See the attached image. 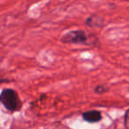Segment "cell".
<instances>
[{
  "label": "cell",
  "mask_w": 129,
  "mask_h": 129,
  "mask_svg": "<svg viewBox=\"0 0 129 129\" xmlns=\"http://www.w3.org/2000/svg\"><path fill=\"white\" fill-rule=\"evenodd\" d=\"M0 103L7 111L14 112L21 108V101L15 90L5 88L0 93Z\"/></svg>",
  "instance_id": "obj_1"
},
{
  "label": "cell",
  "mask_w": 129,
  "mask_h": 129,
  "mask_svg": "<svg viewBox=\"0 0 129 129\" xmlns=\"http://www.w3.org/2000/svg\"><path fill=\"white\" fill-rule=\"evenodd\" d=\"M64 43H74V44H87L88 41V35L83 30H73L64 34L61 38Z\"/></svg>",
  "instance_id": "obj_2"
},
{
  "label": "cell",
  "mask_w": 129,
  "mask_h": 129,
  "mask_svg": "<svg viewBox=\"0 0 129 129\" xmlns=\"http://www.w3.org/2000/svg\"><path fill=\"white\" fill-rule=\"evenodd\" d=\"M82 118L85 121L88 123H96L102 119V114L99 111L92 110V111H88L83 113Z\"/></svg>",
  "instance_id": "obj_3"
},
{
  "label": "cell",
  "mask_w": 129,
  "mask_h": 129,
  "mask_svg": "<svg viewBox=\"0 0 129 129\" xmlns=\"http://www.w3.org/2000/svg\"><path fill=\"white\" fill-rule=\"evenodd\" d=\"M102 21H103V20L99 18V17L92 16V17H90V18L88 19V20H87V25L91 26L92 24H93V22H95V25L94 26L99 27V26H101V23H99V22H102Z\"/></svg>",
  "instance_id": "obj_4"
},
{
  "label": "cell",
  "mask_w": 129,
  "mask_h": 129,
  "mask_svg": "<svg viewBox=\"0 0 129 129\" xmlns=\"http://www.w3.org/2000/svg\"><path fill=\"white\" fill-rule=\"evenodd\" d=\"M124 125L125 129H129V109L126 110L124 116Z\"/></svg>",
  "instance_id": "obj_5"
},
{
  "label": "cell",
  "mask_w": 129,
  "mask_h": 129,
  "mask_svg": "<svg viewBox=\"0 0 129 129\" xmlns=\"http://www.w3.org/2000/svg\"><path fill=\"white\" fill-rule=\"evenodd\" d=\"M107 90H108L107 88H106L104 86H103V85H98V86H96L95 88V92L97 94H103V93H104V92L107 91Z\"/></svg>",
  "instance_id": "obj_6"
},
{
  "label": "cell",
  "mask_w": 129,
  "mask_h": 129,
  "mask_svg": "<svg viewBox=\"0 0 129 129\" xmlns=\"http://www.w3.org/2000/svg\"><path fill=\"white\" fill-rule=\"evenodd\" d=\"M2 81H6V80H0V82H2Z\"/></svg>",
  "instance_id": "obj_7"
}]
</instances>
